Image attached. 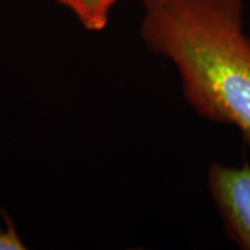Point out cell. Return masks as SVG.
Listing matches in <instances>:
<instances>
[{"mask_svg":"<svg viewBox=\"0 0 250 250\" xmlns=\"http://www.w3.org/2000/svg\"><path fill=\"white\" fill-rule=\"evenodd\" d=\"M139 34L178 71L187 103L250 147V35L243 0H143Z\"/></svg>","mask_w":250,"mask_h":250,"instance_id":"6da1fadb","label":"cell"},{"mask_svg":"<svg viewBox=\"0 0 250 250\" xmlns=\"http://www.w3.org/2000/svg\"><path fill=\"white\" fill-rule=\"evenodd\" d=\"M207 185L227 236L242 250H250V164L211 163Z\"/></svg>","mask_w":250,"mask_h":250,"instance_id":"7a4b0ae2","label":"cell"},{"mask_svg":"<svg viewBox=\"0 0 250 250\" xmlns=\"http://www.w3.org/2000/svg\"><path fill=\"white\" fill-rule=\"evenodd\" d=\"M25 245L20 238L11 220H7L6 228L0 229V250H24Z\"/></svg>","mask_w":250,"mask_h":250,"instance_id":"277c9868","label":"cell"},{"mask_svg":"<svg viewBox=\"0 0 250 250\" xmlns=\"http://www.w3.org/2000/svg\"><path fill=\"white\" fill-rule=\"evenodd\" d=\"M67 7L86 31L100 32L107 27L111 10L118 0H57Z\"/></svg>","mask_w":250,"mask_h":250,"instance_id":"3957f363","label":"cell"}]
</instances>
